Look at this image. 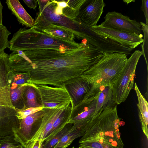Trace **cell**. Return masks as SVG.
<instances>
[{
	"mask_svg": "<svg viewBox=\"0 0 148 148\" xmlns=\"http://www.w3.org/2000/svg\"><path fill=\"white\" fill-rule=\"evenodd\" d=\"M71 49L50 48L20 51L14 56L17 68L27 72V83L62 87L80 76L96 63L103 54L85 39Z\"/></svg>",
	"mask_w": 148,
	"mask_h": 148,
	"instance_id": "cell-1",
	"label": "cell"
},
{
	"mask_svg": "<svg viewBox=\"0 0 148 148\" xmlns=\"http://www.w3.org/2000/svg\"><path fill=\"white\" fill-rule=\"evenodd\" d=\"M116 105L105 108L95 116L87 125L79 143L94 140L118 148H123L119 131L120 119Z\"/></svg>",
	"mask_w": 148,
	"mask_h": 148,
	"instance_id": "cell-2",
	"label": "cell"
},
{
	"mask_svg": "<svg viewBox=\"0 0 148 148\" xmlns=\"http://www.w3.org/2000/svg\"><path fill=\"white\" fill-rule=\"evenodd\" d=\"M103 54L99 61L81 76L90 85L91 90L112 87L127 59V55L121 53Z\"/></svg>",
	"mask_w": 148,
	"mask_h": 148,
	"instance_id": "cell-3",
	"label": "cell"
},
{
	"mask_svg": "<svg viewBox=\"0 0 148 148\" xmlns=\"http://www.w3.org/2000/svg\"><path fill=\"white\" fill-rule=\"evenodd\" d=\"M10 51L53 48L58 49L76 48L82 44L54 37L32 27L20 28L10 41Z\"/></svg>",
	"mask_w": 148,
	"mask_h": 148,
	"instance_id": "cell-4",
	"label": "cell"
},
{
	"mask_svg": "<svg viewBox=\"0 0 148 148\" xmlns=\"http://www.w3.org/2000/svg\"><path fill=\"white\" fill-rule=\"evenodd\" d=\"M142 55L141 51L135 50L127 60L116 81L112 87L113 100L117 104L124 102L134 85L136 66Z\"/></svg>",
	"mask_w": 148,
	"mask_h": 148,
	"instance_id": "cell-5",
	"label": "cell"
},
{
	"mask_svg": "<svg viewBox=\"0 0 148 148\" xmlns=\"http://www.w3.org/2000/svg\"><path fill=\"white\" fill-rule=\"evenodd\" d=\"M57 4L53 0H47L43 8L39 10V12L32 27L40 31L51 24L62 25L74 31L82 32V27L78 20L76 21L62 15L56 14L55 10Z\"/></svg>",
	"mask_w": 148,
	"mask_h": 148,
	"instance_id": "cell-6",
	"label": "cell"
},
{
	"mask_svg": "<svg viewBox=\"0 0 148 148\" xmlns=\"http://www.w3.org/2000/svg\"><path fill=\"white\" fill-rule=\"evenodd\" d=\"M100 90H90L77 103L72 109L69 123L85 130L87 125L95 117L97 98Z\"/></svg>",
	"mask_w": 148,
	"mask_h": 148,
	"instance_id": "cell-7",
	"label": "cell"
},
{
	"mask_svg": "<svg viewBox=\"0 0 148 148\" xmlns=\"http://www.w3.org/2000/svg\"><path fill=\"white\" fill-rule=\"evenodd\" d=\"M38 94L43 108H62L71 104V97L64 84L62 87H52L47 85L33 84Z\"/></svg>",
	"mask_w": 148,
	"mask_h": 148,
	"instance_id": "cell-8",
	"label": "cell"
},
{
	"mask_svg": "<svg viewBox=\"0 0 148 148\" xmlns=\"http://www.w3.org/2000/svg\"><path fill=\"white\" fill-rule=\"evenodd\" d=\"M81 23L82 31L84 34L83 39H86L102 53L117 52L127 55L132 51L133 49L97 33L91 27Z\"/></svg>",
	"mask_w": 148,
	"mask_h": 148,
	"instance_id": "cell-9",
	"label": "cell"
},
{
	"mask_svg": "<svg viewBox=\"0 0 148 148\" xmlns=\"http://www.w3.org/2000/svg\"><path fill=\"white\" fill-rule=\"evenodd\" d=\"M44 114L43 108L24 119L19 120V127L12 128L15 140L24 148L39 129Z\"/></svg>",
	"mask_w": 148,
	"mask_h": 148,
	"instance_id": "cell-10",
	"label": "cell"
},
{
	"mask_svg": "<svg viewBox=\"0 0 148 148\" xmlns=\"http://www.w3.org/2000/svg\"><path fill=\"white\" fill-rule=\"evenodd\" d=\"M105 21L100 27L112 29L131 34H141V26L135 20H132L126 16L115 11L107 13L104 17Z\"/></svg>",
	"mask_w": 148,
	"mask_h": 148,
	"instance_id": "cell-11",
	"label": "cell"
},
{
	"mask_svg": "<svg viewBox=\"0 0 148 148\" xmlns=\"http://www.w3.org/2000/svg\"><path fill=\"white\" fill-rule=\"evenodd\" d=\"M97 33L107 37L122 45L133 49L143 42L142 34H134L96 25L92 27Z\"/></svg>",
	"mask_w": 148,
	"mask_h": 148,
	"instance_id": "cell-12",
	"label": "cell"
},
{
	"mask_svg": "<svg viewBox=\"0 0 148 148\" xmlns=\"http://www.w3.org/2000/svg\"><path fill=\"white\" fill-rule=\"evenodd\" d=\"M106 5L103 0H86L79 9L78 19L88 27L96 26Z\"/></svg>",
	"mask_w": 148,
	"mask_h": 148,
	"instance_id": "cell-13",
	"label": "cell"
},
{
	"mask_svg": "<svg viewBox=\"0 0 148 148\" xmlns=\"http://www.w3.org/2000/svg\"><path fill=\"white\" fill-rule=\"evenodd\" d=\"M70 104L62 108H43L44 110V114L42 117L40 127L34 135L29 141L38 140L43 144L47 134L51 129L55 121Z\"/></svg>",
	"mask_w": 148,
	"mask_h": 148,
	"instance_id": "cell-14",
	"label": "cell"
},
{
	"mask_svg": "<svg viewBox=\"0 0 148 148\" xmlns=\"http://www.w3.org/2000/svg\"><path fill=\"white\" fill-rule=\"evenodd\" d=\"M64 84L72 99V108L89 92L91 89L90 85L81 76L68 80Z\"/></svg>",
	"mask_w": 148,
	"mask_h": 148,
	"instance_id": "cell-15",
	"label": "cell"
},
{
	"mask_svg": "<svg viewBox=\"0 0 148 148\" xmlns=\"http://www.w3.org/2000/svg\"><path fill=\"white\" fill-rule=\"evenodd\" d=\"M51 36L67 41H74V36L83 39L84 34L71 29L65 26L51 24L45 27L40 31Z\"/></svg>",
	"mask_w": 148,
	"mask_h": 148,
	"instance_id": "cell-16",
	"label": "cell"
},
{
	"mask_svg": "<svg viewBox=\"0 0 148 148\" xmlns=\"http://www.w3.org/2000/svg\"><path fill=\"white\" fill-rule=\"evenodd\" d=\"M6 3L12 14L16 18L20 23L26 27L33 26L34 20L26 12L18 0H7Z\"/></svg>",
	"mask_w": 148,
	"mask_h": 148,
	"instance_id": "cell-17",
	"label": "cell"
},
{
	"mask_svg": "<svg viewBox=\"0 0 148 148\" xmlns=\"http://www.w3.org/2000/svg\"><path fill=\"white\" fill-rule=\"evenodd\" d=\"M134 90L138 100L137 106L138 110V116L141 125L142 131L148 140V104L146 99L142 94L136 84L135 83Z\"/></svg>",
	"mask_w": 148,
	"mask_h": 148,
	"instance_id": "cell-18",
	"label": "cell"
},
{
	"mask_svg": "<svg viewBox=\"0 0 148 148\" xmlns=\"http://www.w3.org/2000/svg\"><path fill=\"white\" fill-rule=\"evenodd\" d=\"M116 104L113 100L112 87L107 86L101 88L97 98L95 117L105 108L113 106Z\"/></svg>",
	"mask_w": 148,
	"mask_h": 148,
	"instance_id": "cell-19",
	"label": "cell"
},
{
	"mask_svg": "<svg viewBox=\"0 0 148 148\" xmlns=\"http://www.w3.org/2000/svg\"><path fill=\"white\" fill-rule=\"evenodd\" d=\"M72 109L71 104L58 117L47 134L44 142L49 139L60 131L69 123L71 118Z\"/></svg>",
	"mask_w": 148,
	"mask_h": 148,
	"instance_id": "cell-20",
	"label": "cell"
},
{
	"mask_svg": "<svg viewBox=\"0 0 148 148\" xmlns=\"http://www.w3.org/2000/svg\"><path fill=\"white\" fill-rule=\"evenodd\" d=\"M85 132L73 124L71 128L53 148H66L75 139L83 136Z\"/></svg>",
	"mask_w": 148,
	"mask_h": 148,
	"instance_id": "cell-21",
	"label": "cell"
},
{
	"mask_svg": "<svg viewBox=\"0 0 148 148\" xmlns=\"http://www.w3.org/2000/svg\"><path fill=\"white\" fill-rule=\"evenodd\" d=\"M86 0H68V6L62 10L63 15L74 21H77L79 9Z\"/></svg>",
	"mask_w": 148,
	"mask_h": 148,
	"instance_id": "cell-22",
	"label": "cell"
},
{
	"mask_svg": "<svg viewBox=\"0 0 148 148\" xmlns=\"http://www.w3.org/2000/svg\"><path fill=\"white\" fill-rule=\"evenodd\" d=\"M25 96L26 105L27 108L42 106L37 100L36 91L33 86V84L28 83L25 87Z\"/></svg>",
	"mask_w": 148,
	"mask_h": 148,
	"instance_id": "cell-23",
	"label": "cell"
},
{
	"mask_svg": "<svg viewBox=\"0 0 148 148\" xmlns=\"http://www.w3.org/2000/svg\"><path fill=\"white\" fill-rule=\"evenodd\" d=\"M73 124L68 123L62 130L49 139L45 141L42 148H53L71 128Z\"/></svg>",
	"mask_w": 148,
	"mask_h": 148,
	"instance_id": "cell-24",
	"label": "cell"
},
{
	"mask_svg": "<svg viewBox=\"0 0 148 148\" xmlns=\"http://www.w3.org/2000/svg\"><path fill=\"white\" fill-rule=\"evenodd\" d=\"M11 33L6 26L0 25V54L7 48L10 49L9 41L8 38Z\"/></svg>",
	"mask_w": 148,
	"mask_h": 148,
	"instance_id": "cell-25",
	"label": "cell"
},
{
	"mask_svg": "<svg viewBox=\"0 0 148 148\" xmlns=\"http://www.w3.org/2000/svg\"><path fill=\"white\" fill-rule=\"evenodd\" d=\"M0 148H24L15 140L13 135L0 137Z\"/></svg>",
	"mask_w": 148,
	"mask_h": 148,
	"instance_id": "cell-26",
	"label": "cell"
},
{
	"mask_svg": "<svg viewBox=\"0 0 148 148\" xmlns=\"http://www.w3.org/2000/svg\"><path fill=\"white\" fill-rule=\"evenodd\" d=\"M142 31L144 34V38L143 44L141 45L142 55H143L146 60L147 66L148 63V26L144 23L140 22Z\"/></svg>",
	"mask_w": 148,
	"mask_h": 148,
	"instance_id": "cell-27",
	"label": "cell"
},
{
	"mask_svg": "<svg viewBox=\"0 0 148 148\" xmlns=\"http://www.w3.org/2000/svg\"><path fill=\"white\" fill-rule=\"evenodd\" d=\"M79 144V147L83 148H118L94 140L85 141Z\"/></svg>",
	"mask_w": 148,
	"mask_h": 148,
	"instance_id": "cell-28",
	"label": "cell"
},
{
	"mask_svg": "<svg viewBox=\"0 0 148 148\" xmlns=\"http://www.w3.org/2000/svg\"><path fill=\"white\" fill-rule=\"evenodd\" d=\"M12 127L0 117V137L13 135Z\"/></svg>",
	"mask_w": 148,
	"mask_h": 148,
	"instance_id": "cell-29",
	"label": "cell"
},
{
	"mask_svg": "<svg viewBox=\"0 0 148 148\" xmlns=\"http://www.w3.org/2000/svg\"><path fill=\"white\" fill-rule=\"evenodd\" d=\"M43 109L42 106L36 108H29L27 109L18 112L16 115L19 120H21L25 118L28 116Z\"/></svg>",
	"mask_w": 148,
	"mask_h": 148,
	"instance_id": "cell-30",
	"label": "cell"
},
{
	"mask_svg": "<svg viewBox=\"0 0 148 148\" xmlns=\"http://www.w3.org/2000/svg\"><path fill=\"white\" fill-rule=\"evenodd\" d=\"M28 84L27 83H25L20 87L13 90L11 91L10 96L11 101L16 102L20 98Z\"/></svg>",
	"mask_w": 148,
	"mask_h": 148,
	"instance_id": "cell-31",
	"label": "cell"
},
{
	"mask_svg": "<svg viewBox=\"0 0 148 148\" xmlns=\"http://www.w3.org/2000/svg\"><path fill=\"white\" fill-rule=\"evenodd\" d=\"M53 1L57 4L55 13L58 15H62V9L68 6L67 0H53Z\"/></svg>",
	"mask_w": 148,
	"mask_h": 148,
	"instance_id": "cell-32",
	"label": "cell"
},
{
	"mask_svg": "<svg viewBox=\"0 0 148 148\" xmlns=\"http://www.w3.org/2000/svg\"><path fill=\"white\" fill-rule=\"evenodd\" d=\"M43 144L39 140L29 141L24 148H42Z\"/></svg>",
	"mask_w": 148,
	"mask_h": 148,
	"instance_id": "cell-33",
	"label": "cell"
},
{
	"mask_svg": "<svg viewBox=\"0 0 148 148\" xmlns=\"http://www.w3.org/2000/svg\"><path fill=\"white\" fill-rule=\"evenodd\" d=\"M141 10L143 11L145 18L146 24L148 25V0H142L141 7Z\"/></svg>",
	"mask_w": 148,
	"mask_h": 148,
	"instance_id": "cell-34",
	"label": "cell"
},
{
	"mask_svg": "<svg viewBox=\"0 0 148 148\" xmlns=\"http://www.w3.org/2000/svg\"><path fill=\"white\" fill-rule=\"evenodd\" d=\"M23 1L30 8L35 9L37 6V0H23Z\"/></svg>",
	"mask_w": 148,
	"mask_h": 148,
	"instance_id": "cell-35",
	"label": "cell"
},
{
	"mask_svg": "<svg viewBox=\"0 0 148 148\" xmlns=\"http://www.w3.org/2000/svg\"><path fill=\"white\" fill-rule=\"evenodd\" d=\"M3 6L0 1V25H2V11Z\"/></svg>",
	"mask_w": 148,
	"mask_h": 148,
	"instance_id": "cell-36",
	"label": "cell"
},
{
	"mask_svg": "<svg viewBox=\"0 0 148 148\" xmlns=\"http://www.w3.org/2000/svg\"><path fill=\"white\" fill-rule=\"evenodd\" d=\"M123 1L125 3H126L127 4L128 3H129L131 2H135V1L133 0H123Z\"/></svg>",
	"mask_w": 148,
	"mask_h": 148,
	"instance_id": "cell-37",
	"label": "cell"
},
{
	"mask_svg": "<svg viewBox=\"0 0 148 148\" xmlns=\"http://www.w3.org/2000/svg\"><path fill=\"white\" fill-rule=\"evenodd\" d=\"M71 148H82V147H78V148H75L74 146H73V147H72Z\"/></svg>",
	"mask_w": 148,
	"mask_h": 148,
	"instance_id": "cell-38",
	"label": "cell"
}]
</instances>
